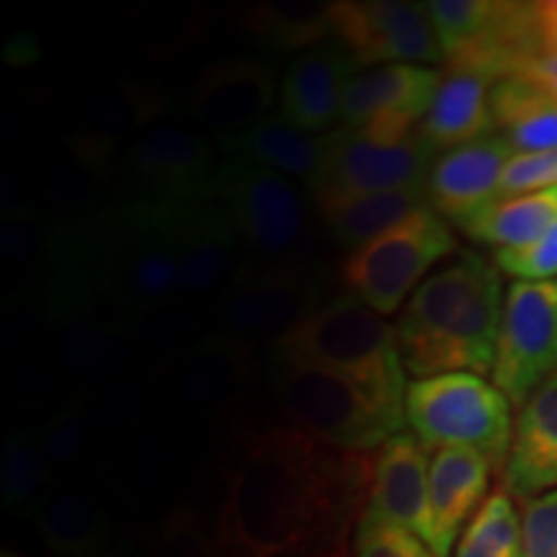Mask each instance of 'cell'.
<instances>
[{"mask_svg":"<svg viewBox=\"0 0 557 557\" xmlns=\"http://www.w3.org/2000/svg\"><path fill=\"white\" fill-rule=\"evenodd\" d=\"M374 455L276 423L253 431L225 472L218 557H331L369 506Z\"/></svg>","mask_w":557,"mask_h":557,"instance_id":"cell-1","label":"cell"},{"mask_svg":"<svg viewBox=\"0 0 557 557\" xmlns=\"http://www.w3.org/2000/svg\"><path fill=\"white\" fill-rule=\"evenodd\" d=\"M176 207L122 197L60 225L45 295L122 320L184 299Z\"/></svg>","mask_w":557,"mask_h":557,"instance_id":"cell-2","label":"cell"},{"mask_svg":"<svg viewBox=\"0 0 557 557\" xmlns=\"http://www.w3.org/2000/svg\"><path fill=\"white\" fill-rule=\"evenodd\" d=\"M506 289L500 269L475 250L442 263L400 310L398 346L408 377L493 372Z\"/></svg>","mask_w":557,"mask_h":557,"instance_id":"cell-3","label":"cell"},{"mask_svg":"<svg viewBox=\"0 0 557 557\" xmlns=\"http://www.w3.org/2000/svg\"><path fill=\"white\" fill-rule=\"evenodd\" d=\"M274 359L341 374L406 408L408 372L398 331L354 295L333 297L308 320L274 341Z\"/></svg>","mask_w":557,"mask_h":557,"instance_id":"cell-4","label":"cell"},{"mask_svg":"<svg viewBox=\"0 0 557 557\" xmlns=\"http://www.w3.org/2000/svg\"><path fill=\"white\" fill-rule=\"evenodd\" d=\"M269 387L289 426L344 451L374 455L387 438L406 431V408L325 369L274 359Z\"/></svg>","mask_w":557,"mask_h":557,"instance_id":"cell-5","label":"cell"},{"mask_svg":"<svg viewBox=\"0 0 557 557\" xmlns=\"http://www.w3.org/2000/svg\"><path fill=\"white\" fill-rule=\"evenodd\" d=\"M513 406L491 380L470 372L413 380L406 418L413 434L434 449H470L504 468L513 434Z\"/></svg>","mask_w":557,"mask_h":557,"instance_id":"cell-6","label":"cell"},{"mask_svg":"<svg viewBox=\"0 0 557 557\" xmlns=\"http://www.w3.org/2000/svg\"><path fill=\"white\" fill-rule=\"evenodd\" d=\"M459 253L455 230L434 209H418L346 256L341 263V282L361 302L382 318L406 308L413 292L434 274L438 263Z\"/></svg>","mask_w":557,"mask_h":557,"instance_id":"cell-7","label":"cell"},{"mask_svg":"<svg viewBox=\"0 0 557 557\" xmlns=\"http://www.w3.org/2000/svg\"><path fill=\"white\" fill-rule=\"evenodd\" d=\"M325 289L329 271L308 253L287 261L243 259L218 295V329L250 344L263 336L276 341L323 308Z\"/></svg>","mask_w":557,"mask_h":557,"instance_id":"cell-8","label":"cell"},{"mask_svg":"<svg viewBox=\"0 0 557 557\" xmlns=\"http://www.w3.org/2000/svg\"><path fill=\"white\" fill-rule=\"evenodd\" d=\"M214 199L233 218L246 259L287 261L305 256L312 214L297 181L238 160H222Z\"/></svg>","mask_w":557,"mask_h":557,"instance_id":"cell-9","label":"cell"},{"mask_svg":"<svg viewBox=\"0 0 557 557\" xmlns=\"http://www.w3.org/2000/svg\"><path fill=\"white\" fill-rule=\"evenodd\" d=\"M426 11L447 67L478 70L504 81L540 54L532 32V3L431 0Z\"/></svg>","mask_w":557,"mask_h":557,"instance_id":"cell-10","label":"cell"},{"mask_svg":"<svg viewBox=\"0 0 557 557\" xmlns=\"http://www.w3.org/2000/svg\"><path fill=\"white\" fill-rule=\"evenodd\" d=\"M220 169L222 160L205 137L178 124L158 122L122 150L114 176L127 186L124 197L199 205L214 199Z\"/></svg>","mask_w":557,"mask_h":557,"instance_id":"cell-11","label":"cell"},{"mask_svg":"<svg viewBox=\"0 0 557 557\" xmlns=\"http://www.w3.org/2000/svg\"><path fill=\"white\" fill-rule=\"evenodd\" d=\"M557 377V278L511 282L491 382L513 408Z\"/></svg>","mask_w":557,"mask_h":557,"instance_id":"cell-12","label":"cell"},{"mask_svg":"<svg viewBox=\"0 0 557 557\" xmlns=\"http://www.w3.org/2000/svg\"><path fill=\"white\" fill-rule=\"evenodd\" d=\"M323 137V169L308 189L310 199L426 189L436 152L418 132L403 143H380L348 127Z\"/></svg>","mask_w":557,"mask_h":557,"instance_id":"cell-13","label":"cell"},{"mask_svg":"<svg viewBox=\"0 0 557 557\" xmlns=\"http://www.w3.org/2000/svg\"><path fill=\"white\" fill-rule=\"evenodd\" d=\"M333 39L361 67L438 65L444 62L426 3L408 0H336Z\"/></svg>","mask_w":557,"mask_h":557,"instance_id":"cell-14","label":"cell"},{"mask_svg":"<svg viewBox=\"0 0 557 557\" xmlns=\"http://www.w3.org/2000/svg\"><path fill=\"white\" fill-rule=\"evenodd\" d=\"M444 73L431 65H385L359 73L341 103V124L380 143H403L426 120Z\"/></svg>","mask_w":557,"mask_h":557,"instance_id":"cell-15","label":"cell"},{"mask_svg":"<svg viewBox=\"0 0 557 557\" xmlns=\"http://www.w3.org/2000/svg\"><path fill=\"white\" fill-rule=\"evenodd\" d=\"M45 302L50 312L47 331L52 357L70 380L86 387H103L132 372L137 348L122 318L47 295Z\"/></svg>","mask_w":557,"mask_h":557,"instance_id":"cell-16","label":"cell"},{"mask_svg":"<svg viewBox=\"0 0 557 557\" xmlns=\"http://www.w3.org/2000/svg\"><path fill=\"white\" fill-rule=\"evenodd\" d=\"M276 67L253 54L209 62L189 94V116L218 143L233 139L271 116L278 96Z\"/></svg>","mask_w":557,"mask_h":557,"instance_id":"cell-17","label":"cell"},{"mask_svg":"<svg viewBox=\"0 0 557 557\" xmlns=\"http://www.w3.org/2000/svg\"><path fill=\"white\" fill-rule=\"evenodd\" d=\"M511 158L513 148L500 135L442 152L426 184L431 209L465 233L500 201V176Z\"/></svg>","mask_w":557,"mask_h":557,"instance_id":"cell-18","label":"cell"},{"mask_svg":"<svg viewBox=\"0 0 557 557\" xmlns=\"http://www.w3.org/2000/svg\"><path fill=\"white\" fill-rule=\"evenodd\" d=\"M256 372V348L227 333H209L173 359L178 406L197 413H222L238 406Z\"/></svg>","mask_w":557,"mask_h":557,"instance_id":"cell-19","label":"cell"},{"mask_svg":"<svg viewBox=\"0 0 557 557\" xmlns=\"http://www.w3.org/2000/svg\"><path fill=\"white\" fill-rule=\"evenodd\" d=\"M496 465L470 449L431 451L426 524L421 540L436 557H449L478 508L487 498V485Z\"/></svg>","mask_w":557,"mask_h":557,"instance_id":"cell-20","label":"cell"},{"mask_svg":"<svg viewBox=\"0 0 557 557\" xmlns=\"http://www.w3.org/2000/svg\"><path fill=\"white\" fill-rule=\"evenodd\" d=\"M359 65L336 39L323 41L289 62L278 88V114L308 135L323 137L341 120V103ZM333 132V129H331Z\"/></svg>","mask_w":557,"mask_h":557,"instance_id":"cell-21","label":"cell"},{"mask_svg":"<svg viewBox=\"0 0 557 557\" xmlns=\"http://www.w3.org/2000/svg\"><path fill=\"white\" fill-rule=\"evenodd\" d=\"M165 111L169 99L163 90L143 83H116L96 90L83 111V129L73 139V150L101 171L114 173L122 150L145 129L156 127Z\"/></svg>","mask_w":557,"mask_h":557,"instance_id":"cell-22","label":"cell"},{"mask_svg":"<svg viewBox=\"0 0 557 557\" xmlns=\"http://www.w3.org/2000/svg\"><path fill=\"white\" fill-rule=\"evenodd\" d=\"M181 287L184 299L201 302L225 289L238 269V230L218 199L176 207Z\"/></svg>","mask_w":557,"mask_h":557,"instance_id":"cell-23","label":"cell"},{"mask_svg":"<svg viewBox=\"0 0 557 557\" xmlns=\"http://www.w3.org/2000/svg\"><path fill=\"white\" fill-rule=\"evenodd\" d=\"M500 487L521 504L557 491V377L517 410Z\"/></svg>","mask_w":557,"mask_h":557,"instance_id":"cell-24","label":"cell"},{"mask_svg":"<svg viewBox=\"0 0 557 557\" xmlns=\"http://www.w3.org/2000/svg\"><path fill=\"white\" fill-rule=\"evenodd\" d=\"M29 517L60 557H132L114 517L88 491L73 485H52Z\"/></svg>","mask_w":557,"mask_h":557,"instance_id":"cell-25","label":"cell"},{"mask_svg":"<svg viewBox=\"0 0 557 557\" xmlns=\"http://www.w3.org/2000/svg\"><path fill=\"white\" fill-rule=\"evenodd\" d=\"M429 472L431 449L413 431H400L374 451L372 493L367 508L421 537L426 524Z\"/></svg>","mask_w":557,"mask_h":557,"instance_id":"cell-26","label":"cell"},{"mask_svg":"<svg viewBox=\"0 0 557 557\" xmlns=\"http://www.w3.org/2000/svg\"><path fill=\"white\" fill-rule=\"evenodd\" d=\"M496 83V78L478 73V70H444L436 99L431 103L421 129H418L423 143L434 152H447L462 148V145L478 143V139L498 135L491 107Z\"/></svg>","mask_w":557,"mask_h":557,"instance_id":"cell-27","label":"cell"},{"mask_svg":"<svg viewBox=\"0 0 557 557\" xmlns=\"http://www.w3.org/2000/svg\"><path fill=\"white\" fill-rule=\"evenodd\" d=\"M222 160L256 165V169L274 171L278 176L302 181L305 186L315 184L323 169L325 137L308 135L282 114H271L267 120L243 132V135L218 143Z\"/></svg>","mask_w":557,"mask_h":557,"instance_id":"cell-28","label":"cell"},{"mask_svg":"<svg viewBox=\"0 0 557 557\" xmlns=\"http://www.w3.org/2000/svg\"><path fill=\"white\" fill-rule=\"evenodd\" d=\"M323 227L338 246L357 250L369 240L380 238L389 227L408 220L418 209H426V189H403L385 194H364V197H331L312 199Z\"/></svg>","mask_w":557,"mask_h":557,"instance_id":"cell-29","label":"cell"},{"mask_svg":"<svg viewBox=\"0 0 557 557\" xmlns=\"http://www.w3.org/2000/svg\"><path fill=\"white\" fill-rule=\"evenodd\" d=\"M496 132L513 152L557 150V101L534 88L532 83L504 78L491 96Z\"/></svg>","mask_w":557,"mask_h":557,"instance_id":"cell-30","label":"cell"},{"mask_svg":"<svg viewBox=\"0 0 557 557\" xmlns=\"http://www.w3.org/2000/svg\"><path fill=\"white\" fill-rule=\"evenodd\" d=\"M243 29L278 52H308L333 39V3L269 0L240 13Z\"/></svg>","mask_w":557,"mask_h":557,"instance_id":"cell-31","label":"cell"},{"mask_svg":"<svg viewBox=\"0 0 557 557\" xmlns=\"http://www.w3.org/2000/svg\"><path fill=\"white\" fill-rule=\"evenodd\" d=\"M553 225H557V186L529 197L498 201L478 222H472L465 235L480 246L508 250L540 240Z\"/></svg>","mask_w":557,"mask_h":557,"instance_id":"cell-32","label":"cell"},{"mask_svg":"<svg viewBox=\"0 0 557 557\" xmlns=\"http://www.w3.org/2000/svg\"><path fill=\"white\" fill-rule=\"evenodd\" d=\"M455 557H524L521 511L504 487L483 500L457 542Z\"/></svg>","mask_w":557,"mask_h":557,"instance_id":"cell-33","label":"cell"},{"mask_svg":"<svg viewBox=\"0 0 557 557\" xmlns=\"http://www.w3.org/2000/svg\"><path fill=\"white\" fill-rule=\"evenodd\" d=\"M199 302L178 299V302L160 305V308L137 312L124 320L137 354H148L156 359H178L186 348L199 341L201 312Z\"/></svg>","mask_w":557,"mask_h":557,"instance_id":"cell-34","label":"cell"},{"mask_svg":"<svg viewBox=\"0 0 557 557\" xmlns=\"http://www.w3.org/2000/svg\"><path fill=\"white\" fill-rule=\"evenodd\" d=\"M0 487L9 508H32L52 487V465L34 431H16L5 442L0 457Z\"/></svg>","mask_w":557,"mask_h":557,"instance_id":"cell-35","label":"cell"},{"mask_svg":"<svg viewBox=\"0 0 557 557\" xmlns=\"http://www.w3.org/2000/svg\"><path fill=\"white\" fill-rule=\"evenodd\" d=\"M60 225L29 205L3 214L0 225V259L13 271L47 269L52 261Z\"/></svg>","mask_w":557,"mask_h":557,"instance_id":"cell-36","label":"cell"},{"mask_svg":"<svg viewBox=\"0 0 557 557\" xmlns=\"http://www.w3.org/2000/svg\"><path fill=\"white\" fill-rule=\"evenodd\" d=\"M90 431H94V421H90L86 398L78 395L65 403V408H60L58 413H52V418H47L34 431V436L52 468H67V465L78 462L83 451L88 449Z\"/></svg>","mask_w":557,"mask_h":557,"instance_id":"cell-37","label":"cell"},{"mask_svg":"<svg viewBox=\"0 0 557 557\" xmlns=\"http://www.w3.org/2000/svg\"><path fill=\"white\" fill-rule=\"evenodd\" d=\"M354 557H436L426 542L410 529L395 524L382 513L364 508L351 534Z\"/></svg>","mask_w":557,"mask_h":557,"instance_id":"cell-38","label":"cell"},{"mask_svg":"<svg viewBox=\"0 0 557 557\" xmlns=\"http://www.w3.org/2000/svg\"><path fill=\"white\" fill-rule=\"evenodd\" d=\"M150 557H218V547L199 513L178 508L158 527Z\"/></svg>","mask_w":557,"mask_h":557,"instance_id":"cell-39","label":"cell"},{"mask_svg":"<svg viewBox=\"0 0 557 557\" xmlns=\"http://www.w3.org/2000/svg\"><path fill=\"white\" fill-rule=\"evenodd\" d=\"M493 263L500 274L513 276V282H545L557 278V225H553L540 240L524 248H508L493 253Z\"/></svg>","mask_w":557,"mask_h":557,"instance_id":"cell-40","label":"cell"},{"mask_svg":"<svg viewBox=\"0 0 557 557\" xmlns=\"http://www.w3.org/2000/svg\"><path fill=\"white\" fill-rule=\"evenodd\" d=\"M557 186V150L513 152L500 176V201L529 197Z\"/></svg>","mask_w":557,"mask_h":557,"instance_id":"cell-41","label":"cell"},{"mask_svg":"<svg viewBox=\"0 0 557 557\" xmlns=\"http://www.w3.org/2000/svg\"><path fill=\"white\" fill-rule=\"evenodd\" d=\"M524 557H557V491L521 506Z\"/></svg>","mask_w":557,"mask_h":557,"instance_id":"cell-42","label":"cell"},{"mask_svg":"<svg viewBox=\"0 0 557 557\" xmlns=\"http://www.w3.org/2000/svg\"><path fill=\"white\" fill-rule=\"evenodd\" d=\"M517 78L532 83L534 88H540L542 94L557 101V52L534 54L532 60H527L524 65H521Z\"/></svg>","mask_w":557,"mask_h":557,"instance_id":"cell-43","label":"cell"},{"mask_svg":"<svg viewBox=\"0 0 557 557\" xmlns=\"http://www.w3.org/2000/svg\"><path fill=\"white\" fill-rule=\"evenodd\" d=\"M532 32L540 54L557 52V0L532 3Z\"/></svg>","mask_w":557,"mask_h":557,"instance_id":"cell-44","label":"cell"},{"mask_svg":"<svg viewBox=\"0 0 557 557\" xmlns=\"http://www.w3.org/2000/svg\"><path fill=\"white\" fill-rule=\"evenodd\" d=\"M331 557H354L351 553H346V549H341V553H336V555H331Z\"/></svg>","mask_w":557,"mask_h":557,"instance_id":"cell-45","label":"cell"},{"mask_svg":"<svg viewBox=\"0 0 557 557\" xmlns=\"http://www.w3.org/2000/svg\"><path fill=\"white\" fill-rule=\"evenodd\" d=\"M3 557H21V555H16V553H11V549H3Z\"/></svg>","mask_w":557,"mask_h":557,"instance_id":"cell-46","label":"cell"}]
</instances>
